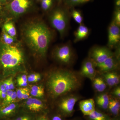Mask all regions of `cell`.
<instances>
[{"label": "cell", "mask_w": 120, "mask_h": 120, "mask_svg": "<svg viewBox=\"0 0 120 120\" xmlns=\"http://www.w3.org/2000/svg\"><path fill=\"white\" fill-rule=\"evenodd\" d=\"M22 32L24 41L30 49L39 56L45 57L52 37L46 24L39 20L31 21L24 26Z\"/></svg>", "instance_id": "obj_1"}, {"label": "cell", "mask_w": 120, "mask_h": 120, "mask_svg": "<svg viewBox=\"0 0 120 120\" xmlns=\"http://www.w3.org/2000/svg\"><path fill=\"white\" fill-rule=\"evenodd\" d=\"M81 86L79 76L68 70L53 71L50 74L46 82L47 91L53 98L73 92Z\"/></svg>", "instance_id": "obj_2"}, {"label": "cell", "mask_w": 120, "mask_h": 120, "mask_svg": "<svg viewBox=\"0 0 120 120\" xmlns=\"http://www.w3.org/2000/svg\"><path fill=\"white\" fill-rule=\"evenodd\" d=\"M24 61L19 47L0 41V79H4L22 71Z\"/></svg>", "instance_id": "obj_3"}, {"label": "cell", "mask_w": 120, "mask_h": 120, "mask_svg": "<svg viewBox=\"0 0 120 120\" xmlns=\"http://www.w3.org/2000/svg\"><path fill=\"white\" fill-rule=\"evenodd\" d=\"M49 19L53 27L58 31L61 37H63L68 25L69 18L67 12L61 9H57L52 12Z\"/></svg>", "instance_id": "obj_4"}, {"label": "cell", "mask_w": 120, "mask_h": 120, "mask_svg": "<svg viewBox=\"0 0 120 120\" xmlns=\"http://www.w3.org/2000/svg\"><path fill=\"white\" fill-rule=\"evenodd\" d=\"M31 5V0H13L7 8L12 15L17 16L25 13Z\"/></svg>", "instance_id": "obj_5"}, {"label": "cell", "mask_w": 120, "mask_h": 120, "mask_svg": "<svg viewBox=\"0 0 120 120\" xmlns=\"http://www.w3.org/2000/svg\"><path fill=\"white\" fill-rule=\"evenodd\" d=\"M54 56L61 63L69 64L73 57V52L71 46L68 45H65L58 47L54 52Z\"/></svg>", "instance_id": "obj_6"}, {"label": "cell", "mask_w": 120, "mask_h": 120, "mask_svg": "<svg viewBox=\"0 0 120 120\" xmlns=\"http://www.w3.org/2000/svg\"><path fill=\"white\" fill-rule=\"evenodd\" d=\"M79 98V96L75 95H68L60 101L59 109L65 115H71L73 112L75 104Z\"/></svg>", "instance_id": "obj_7"}, {"label": "cell", "mask_w": 120, "mask_h": 120, "mask_svg": "<svg viewBox=\"0 0 120 120\" xmlns=\"http://www.w3.org/2000/svg\"><path fill=\"white\" fill-rule=\"evenodd\" d=\"M113 56V54L109 49L103 47H95L90 53V56L95 64H101Z\"/></svg>", "instance_id": "obj_8"}, {"label": "cell", "mask_w": 120, "mask_h": 120, "mask_svg": "<svg viewBox=\"0 0 120 120\" xmlns=\"http://www.w3.org/2000/svg\"><path fill=\"white\" fill-rule=\"evenodd\" d=\"M120 26L113 20L111 23L108 30V46L113 47L117 45L120 41Z\"/></svg>", "instance_id": "obj_9"}, {"label": "cell", "mask_w": 120, "mask_h": 120, "mask_svg": "<svg viewBox=\"0 0 120 120\" xmlns=\"http://www.w3.org/2000/svg\"><path fill=\"white\" fill-rule=\"evenodd\" d=\"M24 107L29 112L36 113L43 111L45 109V106L41 100L30 97L26 99Z\"/></svg>", "instance_id": "obj_10"}, {"label": "cell", "mask_w": 120, "mask_h": 120, "mask_svg": "<svg viewBox=\"0 0 120 120\" xmlns=\"http://www.w3.org/2000/svg\"><path fill=\"white\" fill-rule=\"evenodd\" d=\"M95 65L98 71L103 74L116 70L118 67V63L116 58L113 56L102 63Z\"/></svg>", "instance_id": "obj_11"}, {"label": "cell", "mask_w": 120, "mask_h": 120, "mask_svg": "<svg viewBox=\"0 0 120 120\" xmlns=\"http://www.w3.org/2000/svg\"><path fill=\"white\" fill-rule=\"evenodd\" d=\"M94 63L92 60H87L82 65L80 73L84 77H87L92 81L95 78L96 75V69Z\"/></svg>", "instance_id": "obj_12"}, {"label": "cell", "mask_w": 120, "mask_h": 120, "mask_svg": "<svg viewBox=\"0 0 120 120\" xmlns=\"http://www.w3.org/2000/svg\"><path fill=\"white\" fill-rule=\"evenodd\" d=\"M19 107V105L16 102L0 106V120L8 119L14 116L18 112Z\"/></svg>", "instance_id": "obj_13"}, {"label": "cell", "mask_w": 120, "mask_h": 120, "mask_svg": "<svg viewBox=\"0 0 120 120\" xmlns=\"http://www.w3.org/2000/svg\"><path fill=\"white\" fill-rule=\"evenodd\" d=\"M79 107L84 115L90 116L95 110L94 100L93 99L90 98L80 101Z\"/></svg>", "instance_id": "obj_14"}, {"label": "cell", "mask_w": 120, "mask_h": 120, "mask_svg": "<svg viewBox=\"0 0 120 120\" xmlns=\"http://www.w3.org/2000/svg\"><path fill=\"white\" fill-rule=\"evenodd\" d=\"M89 34V30L87 27L80 24L75 32V42H77L84 39L87 37Z\"/></svg>", "instance_id": "obj_15"}, {"label": "cell", "mask_w": 120, "mask_h": 120, "mask_svg": "<svg viewBox=\"0 0 120 120\" xmlns=\"http://www.w3.org/2000/svg\"><path fill=\"white\" fill-rule=\"evenodd\" d=\"M109 109L113 115L117 116L119 114L120 109V103L118 99L109 98Z\"/></svg>", "instance_id": "obj_16"}, {"label": "cell", "mask_w": 120, "mask_h": 120, "mask_svg": "<svg viewBox=\"0 0 120 120\" xmlns=\"http://www.w3.org/2000/svg\"><path fill=\"white\" fill-rule=\"evenodd\" d=\"M93 82V86L98 92H103L106 89V83L103 78L101 77L95 78Z\"/></svg>", "instance_id": "obj_17"}, {"label": "cell", "mask_w": 120, "mask_h": 120, "mask_svg": "<svg viewBox=\"0 0 120 120\" xmlns=\"http://www.w3.org/2000/svg\"><path fill=\"white\" fill-rule=\"evenodd\" d=\"M30 90V95L33 97L41 98L45 94L44 88L42 86L34 85L32 86Z\"/></svg>", "instance_id": "obj_18"}, {"label": "cell", "mask_w": 120, "mask_h": 120, "mask_svg": "<svg viewBox=\"0 0 120 120\" xmlns=\"http://www.w3.org/2000/svg\"><path fill=\"white\" fill-rule=\"evenodd\" d=\"M88 116L90 120H110L106 114L95 110Z\"/></svg>", "instance_id": "obj_19"}, {"label": "cell", "mask_w": 120, "mask_h": 120, "mask_svg": "<svg viewBox=\"0 0 120 120\" xmlns=\"http://www.w3.org/2000/svg\"><path fill=\"white\" fill-rule=\"evenodd\" d=\"M3 29L11 37L15 38L16 35V30L12 22H8L5 23L3 26Z\"/></svg>", "instance_id": "obj_20"}, {"label": "cell", "mask_w": 120, "mask_h": 120, "mask_svg": "<svg viewBox=\"0 0 120 120\" xmlns=\"http://www.w3.org/2000/svg\"><path fill=\"white\" fill-rule=\"evenodd\" d=\"M2 40L1 41L9 45H12L15 41V38L8 34L3 28L2 30Z\"/></svg>", "instance_id": "obj_21"}, {"label": "cell", "mask_w": 120, "mask_h": 120, "mask_svg": "<svg viewBox=\"0 0 120 120\" xmlns=\"http://www.w3.org/2000/svg\"><path fill=\"white\" fill-rule=\"evenodd\" d=\"M36 118L33 114L26 112L16 117L13 120H35Z\"/></svg>", "instance_id": "obj_22"}, {"label": "cell", "mask_w": 120, "mask_h": 120, "mask_svg": "<svg viewBox=\"0 0 120 120\" xmlns=\"http://www.w3.org/2000/svg\"><path fill=\"white\" fill-rule=\"evenodd\" d=\"M17 82L18 86L21 87H26L28 85L27 76L25 74L21 75L17 77Z\"/></svg>", "instance_id": "obj_23"}, {"label": "cell", "mask_w": 120, "mask_h": 120, "mask_svg": "<svg viewBox=\"0 0 120 120\" xmlns=\"http://www.w3.org/2000/svg\"><path fill=\"white\" fill-rule=\"evenodd\" d=\"M72 16L77 23L80 25L82 24L83 18L81 13L79 11L76 10H73L72 13Z\"/></svg>", "instance_id": "obj_24"}, {"label": "cell", "mask_w": 120, "mask_h": 120, "mask_svg": "<svg viewBox=\"0 0 120 120\" xmlns=\"http://www.w3.org/2000/svg\"><path fill=\"white\" fill-rule=\"evenodd\" d=\"M103 75L104 80L106 84L110 87L115 86L111 76L110 72L103 73Z\"/></svg>", "instance_id": "obj_25"}, {"label": "cell", "mask_w": 120, "mask_h": 120, "mask_svg": "<svg viewBox=\"0 0 120 120\" xmlns=\"http://www.w3.org/2000/svg\"><path fill=\"white\" fill-rule=\"evenodd\" d=\"M41 79V75L39 73H32L27 76V81L30 82H34L40 81Z\"/></svg>", "instance_id": "obj_26"}, {"label": "cell", "mask_w": 120, "mask_h": 120, "mask_svg": "<svg viewBox=\"0 0 120 120\" xmlns=\"http://www.w3.org/2000/svg\"><path fill=\"white\" fill-rule=\"evenodd\" d=\"M29 90L30 89L26 87H22L17 89L16 92L17 99L19 100H22L23 96L24 93L27 91Z\"/></svg>", "instance_id": "obj_27"}, {"label": "cell", "mask_w": 120, "mask_h": 120, "mask_svg": "<svg viewBox=\"0 0 120 120\" xmlns=\"http://www.w3.org/2000/svg\"><path fill=\"white\" fill-rule=\"evenodd\" d=\"M113 21L117 25L120 26V8H117L116 10L114 13Z\"/></svg>", "instance_id": "obj_28"}, {"label": "cell", "mask_w": 120, "mask_h": 120, "mask_svg": "<svg viewBox=\"0 0 120 120\" xmlns=\"http://www.w3.org/2000/svg\"><path fill=\"white\" fill-rule=\"evenodd\" d=\"M111 76L115 86H116L120 83V78L119 75L116 72H110Z\"/></svg>", "instance_id": "obj_29"}, {"label": "cell", "mask_w": 120, "mask_h": 120, "mask_svg": "<svg viewBox=\"0 0 120 120\" xmlns=\"http://www.w3.org/2000/svg\"><path fill=\"white\" fill-rule=\"evenodd\" d=\"M96 102L98 105L102 109H108L109 101H105L96 100Z\"/></svg>", "instance_id": "obj_30"}, {"label": "cell", "mask_w": 120, "mask_h": 120, "mask_svg": "<svg viewBox=\"0 0 120 120\" xmlns=\"http://www.w3.org/2000/svg\"><path fill=\"white\" fill-rule=\"evenodd\" d=\"M109 97L107 94H102L99 95L96 98L97 101H109Z\"/></svg>", "instance_id": "obj_31"}, {"label": "cell", "mask_w": 120, "mask_h": 120, "mask_svg": "<svg viewBox=\"0 0 120 120\" xmlns=\"http://www.w3.org/2000/svg\"><path fill=\"white\" fill-rule=\"evenodd\" d=\"M69 3L71 4L77 5L82 4L90 1V0H68Z\"/></svg>", "instance_id": "obj_32"}, {"label": "cell", "mask_w": 120, "mask_h": 120, "mask_svg": "<svg viewBox=\"0 0 120 120\" xmlns=\"http://www.w3.org/2000/svg\"><path fill=\"white\" fill-rule=\"evenodd\" d=\"M52 0H50L47 1H42L41 7L43 9L47 10L52 5Z\"/></svg>", "instance_id": "obj_33"}, {"label": "cell", "mask_w": 120, "mask_h": 120, "mask_svg": "<svg viewBox=\"0 0 120 120\" xmlns=\"http://www.w3.org/2000/svg\"><path fill=\"white\" fill-rule=\"evenodd\" d=\"M8 80V84L9 90H13L15 89V86L14 85V82H13V78L12 77H9L7 78Z\"/></svg>", "instance_id": "obj_34"}, {"label": "cell", "mask_w": 120, "mask_h": 120, "mask_svg": "<svg viewBox=\"0 0 120 120\" xmlns=\"http://www.w3.org/2000/svg\"><path fill=\"white\" fill-rule=\"evenodd\" d=\"M117 98L120 99V86L117 87L114 90L112 93Z\"/></svg>", "instance_id": "obj_35"}, {"label": "cell", "mask_w": 120, "mask_h": 120, "mask_svg": "<svg viewBox=\"0 0 120 120\" xmlns=\"http://www.w3.org/2000/svg\"><path fill=\"white\" fill-rule=\"evenodd\" d=\"M7 91H1L0 90V104L5 98Z\"/></svg>", "instance_id": "obj_36"}, {"label": "cell", "mask_w": 120, "mask_h": 120, "mask_svg": "<svg viewBox=\"0 0 120 120\" xmlns=\"http://www.w3.org/2000/svg\"><path fill=\"white\" fill-rule=\"evenodd\" d=\"M35 120H49L45 115H41L36 118Z\"/></svg>", "instance_id": "obj_37"}, {"label": "cell", "mask_w": 120, "mask_h": 120, "mask_svg": "<svg viewBox=\"0 0 120 120\" xmlns=\"http://www.w3.org/2000/svg\"><path fill=\"white\" fill-rule=\"evenodd\" d=\"M52 120H62L60 116H55L53 117Z\"/></svg>", "instance_id": "obj_38"}, {"label": "cell", "mask_w": 120, "mask_h": 120, "mask_svg": "<svg viewBox=\"0 0 120 120\" xmlns=\"http://www.w3.org/2000/svg\"><path fill=\"white\" fill-rule=\"evenodd\" d=\"M116 5L117 8H120V0H116Z\"/></svg>", "instance_id": "obj_39"}, {"label": "cell", "mask_w": 120, "mask_h": 120, "mask_svg": "<svg viewBox=\"0 0 120 120\" xmlns=\"http://www.w3.org/2000/svg\"><path fill=\"white\" fill-rule=\"evenodd\" d=\"M7 0H0V4L1 5L5 4Z\"/></svg>", "instance_id": "obj_40"}, {"label": "cell", "mask_w": 120, "mask_h": 120, "mask_svg": "<svg viewBox=\"0 0 120 120\" xmlns=\"http://www.w3.org/2000/svg\"><path fill=\"white\" fill-rule=\"evenodd\" d=\"M50 0H42V1H49Z\"/></svg>", "instance_id": "obj_41"}, {"label": "cell", "mask_w": 120, "mask_h": 120, "mask_svg": "<svg viewBox=\"0 0 120 120\" xmlns=\"http://www.w3.org/2000/svg\"><path fill=\"white\" fill-rule=\"evenodd\" d=\"M11 120V119H5V120Z\"/></svg>", "instance_id": "obj_42"}, {"label": "cell", "mask_w": 120, "mask_h": 120, "mask_svg": "<svg viewBox=\"0 0 120 120\" xmlns=\"http://www.w3.org/2000/svg\"><path fill=\"white\" fill-rule=\"evenodd\" d=\"M58 1H60H60H62L64 0H57Z\"/></svg>", "instance_id": "obj_43"}, {"label": "cell", "mask_w": 120, "mask_h": 120, "mask_svg": "<svg viewBox=\"0 0 120 120\" xmlns=\"http://www.w3.org/2000/svg\"><path fill=\"white\" fill-rule=\"evenodd\" d=\"M1 8H2V7H0V11L1 10Z\"/></svg>", "instance_id": "obj_44"}, {"label": "cell", "mask_w": 120, "mask_h": 120, "mask_svg": "<svg viewBox=\"0 0 120 120\" xmlns=\"http://www.w3.org/2000/svg\"></svg>", "instance_id": "obj_45"}, {"label": "cell", "mask_w": 120, "mask_h": 120, "mask_svg": "<svg viewBox=\"0 0 120 120\" xmlns=\"http://www.w3.org/2000/svg\"></svg>", "instance_id": "obj_46"}]
</instances>
